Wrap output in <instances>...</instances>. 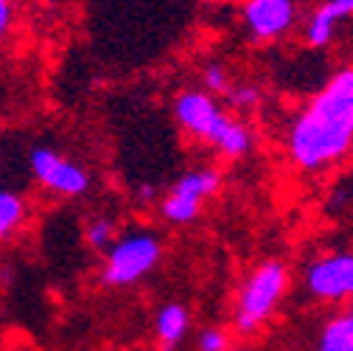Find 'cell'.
Returning a JSON list of instances; mask_svg holds the SVG:
<instances>
[{
    "instance_id": "cell-1",
    "label": "cell",
    "mask_w": 353,
    "mask_h": 351,
    "mask_svg": "<svg viewBox=\"0 0 353 351\" xmlns=\"http://www.w3.org/2000/svg\"><path fill=\"white\" fill-rule=\"evenodd\" d=\"M353 144V68H342L312 99L289 129V155L297 169L320 171Z\"/></svg>"
},
{
    "instance_id": "cell-2",
    "label": "cell",
    "mask_w": 353,
    "mask_h": 351,
    "mask_svg": "<svg viewBox=\"0 0 353 351\" xmlns=\"http://www.w3.org/2000/svg\"><path fill=\"white\" fill-rule=\"evenodd\" d=\"M174 115L188 135L213 144L228 158H241L252 146L250 129L244 124L228 118L222 113V107L213 102V96L205 93V91L180 93V99H176V104H174Z\"/></svg>"
},
{
    "instance_id": "cell-3",
    "label": "cell",
    "mask_w": 353,
    "mask_h": 351,
    "mask_svg": "<svg viewBox=\"0 0 353 351\" xmlns=\"http://www.w3.org/2000/svg\"><path fill=\"white\" fill-rule=\"evenodd\" d=\"M286 278L289 276L281 261H263L261 267L252 270L236 301V329L241 334H250L270 321L286 290Z\"/></svg>"
},
{
    "instance_id": "cell-4",
    "label": "cell",
    "mask_w": 353,
    "mask_h": 351,
    "mask_svg": "<svg viewBox=\"0 0 353 351\" xmlns=\"http://www.w3.org/2000/svg\"><path fill=\"white\" fill-rule=\"evenodd\" d=\"M160 261V242L149 231H132L107 247L101 281L107 287H129L141 281Z\"/></svg>"
},
{
    "instance_id": "cell-5",
    "label": "cell",
    "mask_w": 353,
    "mask_h": 351,
    "mask_svg": "<svg viewBox=\"0 0 353 351\" xmlns=\"http://www.w3.org/2000/svg\"><path fill=\"white\" fill-rule=\"evenodd\" d=\"M222 186V174L216 169H196V171H188L183 174L180 180L174 183V189L168 191V197L163 200L160 211L168 222L174 225H188L199 216V208L202 202L219 191Z\"/></svg>"
},
{
    "instance_id": "cell-6",
    "label": "cell",
    "mask_w": 353,
    "mask_h": 351,
    "mask_svg": "<svg viewBox=\"0 0 353 351\" xmlns=\"http://www.w3.org/2000/svg\"><path fill=\"white\" fill-rule=\"evenodd\" d=\"M34 180L46 189L62 194V197H81L90 191V174H87L79 163L57 155L48 146H37L28 158Z\"/></svg>"
},
{
    "instance_id": "cell-7",
    "label": "cell",
    "mask_w": 353,
    "mask_h": 351,
    "mask_svg": "<svg viewBox=\"0 0 353 351\" xmlns=\"http://www.w3.org/2000/svg\"><path fill=\"white\" fill-rule=\"evenodd\" d=\"M305 290L317 301L353 298V253H331L312 261L305 270Z\"/></svg>"
},
{
    "instance_id": "cell-8",
    "label": "cell",
    "mask_w": 353,
    "mask_h": 351,
    "mask_svg": "<svg viewBox=\"0 0 353 351\" xmlns=\"http://www.w3.org/2000/svg\"><path fill=\"white\" fill-rule=\"evenodd\" d=\"M294 0H247L244 23L258 39H275L294 23Z\"/></svg>"
},
{
    "instance_id": "cell-9",
    "label": "cell",
    "mask_w": 353,
    "mask_h": 351,
    "mask_svg": "<svg viewBox=\"0 0 353 351\" xmlns=\"http://www.w3.org/2000/svg\"><path fill=\"white\" fill-rule=\"evenodd\" d=\"M353 17V0H325L305 26V42L312 48H325L342 20Z\"/></svg>"
},
{
    "instance_id": "cell-10",
    "label": "cell",
    "mask_w": 353,
    "mask_h": 351,
    "mask_svg": "<svg viewBox=\"0 0 353 351\" xmlns=\"http://www.w3.org/2000/svg\"><path fill=\"white\" fill-rule=\"evenodd\" d=\"M188 326H191V318H188V310L183 303H165L163 310L157 312V321H154V332H157V340H160V348L163 351H171L183 343V337L188 334Z\"/></svg>"
},
{
    "instance_id": "cell-11",
    "label": "cell",
    "mask_w": 353,
    "mask_h": 351,
    "mask_svg": "<svg viewBox=\"0 0 353 351\" xmlns=\"http://www.w3.org/2000/svg\"><path fill=\"white\" fill-rule=\"evenodd\" d=\"M26 219V202L14 191L0 189V239L12 236Z\"/></svg>"
},
{
    "instance_id": "cell-12",
    "label": "cell",
    "mask_w": 353,
    "mask_h": 351,
    "mask_svg": "<svg viewBox=\"0 0 353 351\" xmlns=\"http://www.w3.org/2000/svg\"><path fill=\"white\" fill-rule=\"evenodd\" d=\"M317 351H353V326L345 315L328 321V326L323 329Z\"/></svg>"
},
{
    "instance_id": "cell-13",
    "label": "cell",
    "mask_w": 353,
    "mask_h": 351,
    "mask_svg": "<svg viewBox=\"0 0 353 351\" xmlns=\"http://www.w3.org/2000/svg\"><path fill=\"white\" fill-rule=\"evenodd\" d=\"M84 239H87V245H90L93 250H107L115 242V225H112V219H107V216L93 219V222L87 225V231H84Z\"/></svg>"
},
{
    "instance_id": "cell-14",
    "label": "cell",
    "mask_w": 353,
    "mask_h": 351,
    "mask_svg": "<svg viewBox=\"0 0 353 351\" xmlns=\"http://www.w3.org/2000/svg\"><path fill=\"white\" fill-rule=\"evenodd\" d=\"M225 96H228V99H230V104H233V107H239V110L255 107V104H258V99H261V93H258V87H255V84L228 87V93H225Z\"/></svg>"
},
{
    "instance_id": "cell-15",
    "label": "cell",
    "mask_w": 353,
    "mask_h": 351,
    "mask_svg": "<svg viewBox=\"0 0 353 351\" xmlns=\"http://www.w3.org/2000/svg\"><path fill=\"white\" fill-rule=\"evenodd\" d=\"M205 87L210 93H228V87H230V82H228V70L219 65V62H210L208 68H205Z\"/></svg>"
},
{
    "instance_id": "cell-16",
    "label": "cell",
    "mask_w": 353,
    "mask_h": 351,
    "mask_svg": "<svg viewBox=\"0 0 353 351\" xmlns=\"http://www.w3.org/2000/svg\"><path fill=\"white\" fill-rule=\"evenodd\" d=\"M199 348L202 351H225L228 348V334L222 329H205L199 334Z\"/></svg>"
},
{
    "instance_id": "cell-17",
    "label": "cell",
    "mask_w": 353,
    "mask_h": 351,
    "mask_svg": "<svg viewBox=\"0 0 353 351\" xmlns=\"http://www.w3.org/2000/svg\"><path fill=\"white\" fill-rule=\"evenodd\" d=\"M14 20V9H12V0H0V37H3L12 28Z\"/></svg>"
},
{
    "instance_id": "cell-18",
    "label": "cell",
    "mask_w": 353,
    "mask_h": 351,
    "mask_svg": "<svg viewBox=\"0 0 353 351\" xmlns=\"http://www.w3.org/2000/svg\"><path fill=\"white\" fill-rule=\"evenodd\" d=\"M138 197H141L143 202H149V200L154 197V189H149V186H141V191H138Z\"/></svg>"
},
{
    "instance_id": "cell-19",
    "label": "cell",
    "mask_w": 353,
    "mask_h": 351,
    "mask_svg": "<svg viewBox=\"0 0 353 351\" xmlns=\"http://www.w3.org/2000/svg\"><path fill=\"white\" fill-rule=\"evenodd\" d=\"M347 321H350V326H353V301H350V310H347V315H345Z\"/></svg>"
},
{
    "instance_id": "cell-20",
    "label": "cell",
    "mask_w": 353,
    "mask_h": 351,
    "mask_svg": "<svg viewBox=\"0 0 353 351\" xmlns=\"http://www.w3.org/2000/svg\"><path fill=\"white\" fill-rule=\"evenodd\" d=\"M202 3H213V0H202Z\"/></svg>"
}]
</instances>
